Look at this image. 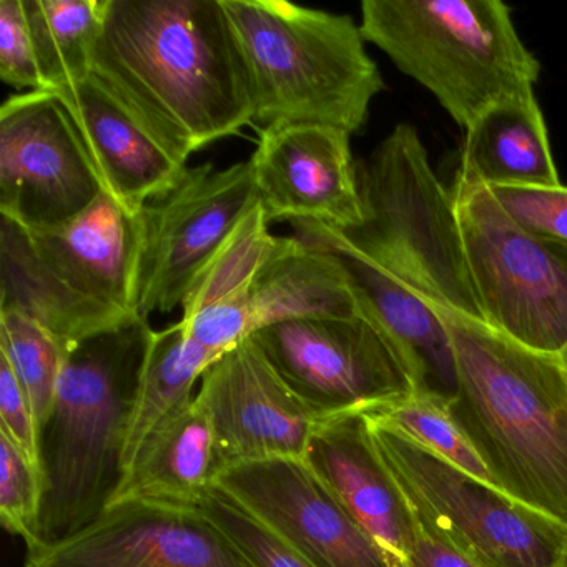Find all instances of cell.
Instances as JSON below:
<instances>
[{
    "label": "cell",
    "instance_id": "obj_3",
    "mask_svg": "<svg viewBox=\"0 0 567 567\" xmlns=\"http://www.w3.org/2000/svg\"><path fill=\"white\" fill-rule=\"evenodd\" d=\"M154 334L138 315L69 348L39 430L45 487L39 546L85 529L111 504L124 477L128 426Z\"/></svg>",
    "mask_w": 567,
    "mask_h": 567
},
{
    "label": "cell",
    "instance_id": "obj_24",
    "mask_svg": "<svg viewBox=\"0 0 567 567\" xmlns=\"http://www.w3.org/2000/svg\"><path fill=\"white\" fill-rule=\"evenodd\" d=\"M464 134L457 177L484 187L560 185L536 95L496 105Z\"/></svg>",
    "mask_w": 567,
    "mask_h": 567
},
{
    "label": "cell",
    "instance_id": "obj_11",
    "mask_svg": "<svg viewBox=\"0 0 567 567\" xmlns=\"http://www.w3.org/2000/svg\"><path fill=\"white\" fill-rule=\"evenodd\" d=\"M104 185L62 102L49 91L12 95L0 109V215L28 231L78 217Z\"/></svg>",
    "mask_w": 567,
    "mask_h": 567
},
{
    "label": "cell",
    "instance_id": "obj_4",
    "mask_svg": "<svg viewBox=\"0 0 567 567\" xmlns=\"http://www.w3.org/2000/svg\"><path fill=\"white\" fill-rule=\"evenodd\" d=\"M247 69L254 124L358 134L386 89L353 18L285 2L221 0Z\"/></svg>",
    "mask_w": 567,
    "mask_h": 567
},
{
    "label": "cell",
    "instance_id": "obj_35",
    "mask_svg": "<svg viewBox=\"0 0 567 567\" xmlns=\"http://www.w3.org/2000/svg\"><path fill=\"white\" fill-rule=\"evenodd\" d=\"M563 567H567V554H566V557H564Z\"/></svg>",
    "mask_w": 567,
    "mask_h": 567
},
{
    "label": "cell",
    "instance_id": "obj_12",
    "mask_svg": "<svg viewBox=\"0 0 567 567\" xmlns=\"http://www.w3.org/2000/svg\"><path fill=\"white\" fill-rule=\"evenodd\" d=\"M317 567H404L338 503L305 457L224 467L214 484Z\"/></svg>",
    "mask_w": 567,
    "mask_h": 567
},
{
    "label": "cell",
    "instance_id": "obj_1",
    "mask_svg": "<svg viewBox=\"0 0 567 567\" xmlns=\"http://www.w3.org/2000/svg\"><path fill=\"white\" fill-rule=\"evenodd\" d=\"M92 74L184 162L254 124L221 0H107Z\"/></svg>",
    "mask_w": 567,
    "mask_h": 567
},
{
    "label": "cell",
    "instance_id": "obj_2",
    "mask_svg": "<svg viewBox=\"0 0 567 567\" xmlns=\"http://www.w3.org/2000/svg\"><path fill=\"white\" fill-rule=\"evenodd\" d=\"M441 318L456 354L454 423L501 491L567 526L566 364L486 323Z\"/></svg>",
    "mask_w": 567,
    "mask_h": 567
},
{
    "label": "cell",
    "instance_id": "obj_33",
    "mask_svg": "<svg viewBox=\"0 0 567 567\" xmlns=\"http://www.w3.org/2000/svg\"><path fill=\"white\" fill-rule=\"evenodd\" d=\"M0 434L8 436L42 470L34 408L8 361L0 357Z\"/></svg>",
    "mask_w": 567,
    "mask_h": 567
},
{
    "label": "cell",
    "instance_id": "obj_16",
    "mask_svg": "<svg viewBox=\"0 0 567 567\" xmlns=\"http://www.w3.org/2000/svg\"><path fill=\"white\" fill-rule=\"evenodd\" d=\"M293 227L295 237L323 245L340 258L360 313L390 344L414 393L450 404L457 394V364L441 315L396 277L341 241L327 225L297 221Z\"/></svg>",
    "mask_w": 567,
    "mask_h": 567
},
{
    "label": "cell",
    "instance_id": "obj_5",
    "mask_svg": "<svg viewBox=\"0 0 567 567\" xmlns=\"http://www.w3.org/2000/svg\"><path fill=\"white\" fill-rule=\"evenodd\" d=\"M360 29L464 132L496 105L536 95L540 62L501 0H364Z\"/></svg>",
    "mask_w": 567,
    "mask_h": 567
},
{
    "label": "cell",
    "instance_id": "obj_18",
    "mask_svg": "<svg viewBox=\"0 0 567 567\" xmlns=\"http://www.w3.org/2000/svg\"><path fill=\"white\" fill-rule=\"evenodd\" d=\"M305 461L350 516L404 566L417 517L378 451L367 413L321 421Z\"/></svg>",
    "mask_w": 567,
    "mask_h": 567
},
{
    "label": "cell",
    "instance_id": "obj_25",
    "mask_svg": "<svg viewBox=\"0 0 567 567\" xmlns=\"http://www.w3.org/2000/svg\"><path fill=\"white\" fill-rule=\"evenodd\" d=\"M215 358L188 338L184 324L155 331L138 381L124 451V474L148 437L194 403L195 384Z\"/></svg>",
    "mask_w": 567,
    "mask_h": 567
},
{
    "label": "cell",
    "instance_id": "obj_10",
    "mask_svg": "<svg viewBox=\"0 0 567 567\" xmlns=\"http://www.w3.org/2000/svg\"><path fill=\"white\" fill-rule=\"evenodd\" d=\"M257 205L250 161L224 171L188 167L172 190L148 202L138 212V315L182 307L198 271Z\"/></svg>",
    "mask_w": 567,
    "mask_h": 567
},
{
    "label": "cell",
    "instance_id": "obj_15",
    "mask_svg": "<svg viewBox=\"0 0 567 567\" xmlns=\"http://www.w3.org/2000/svg\"><path fill=\"white\" fill-rule=\"evenodd\" d=\"M350 137L331 125L261 128L250 164L268 224L313 221L340 231L361 224L358 162Z\"/></svg>",
    "mask_w": 567,
    "mask_h": 567
},
{
    "label": "cell",
    "instance_id": "obj_26",
    "mask_svg": "<svg viewBox=\"0 0 567 567\" xmlns=\"http://www.w3.org/2000/svg\"><path fill=\"white\" fill-rule=\"evenodd\" d=\"M107 0H25L45 91L92 75Z\"/></svg>",
    "mask_w": 567,
    "mask_h": 567
},
{
    "label": "cell",
    "instance_id": "obj_7",
    "mask_svg": "<svg viewBox=\"0 0 567 567\" xmlns=\"http://www.w3.org/2000/svg\"><path fill=\"white\" fill-rule=\"evenodd\" d=\"M454 207L484 323L567 367V247L517 225L489 188L454 175Z\"/></svg>",
    "mask_w": 567,
    "mask_h": 567
},
{
    "label": "cell",
    "instance_id": "obj_14",
    "mask_svg": "<svg viewBox=\"0 0 567 567\" xmlns=\"http://www.w3.org/2000/svg\"><path fill=\"white\" fill-rule=\"evenodd\" d=\"M195 403L214 426L224 467L305 457L323 421L281 380L251 338L205 370Z\"/></svg>",
    "mask_w": 567,
    "mask_h": 567
},
{
    "label": "cell",
    "instance_id": "obj_30",
    "mask_svg": "<svg viewBox=\"0 0 567 567\" xmlns=\"http://www.w3.org/2000/svg\"><path fill=\"white\" fill-rule=\"evenodd\" d=\"M197 507L234 540L254 567H317L285 546L217 487L205 493Z\"/></svg>",
    "mask_w": 567,
    "mask_h": 567
},
{
    "label": "cell",
    "instance_id": "obj_8",
    "mask_svg": "<svg viewBox=\"0 0 567 567\" xmlns=\"http://www.w3.org/2000/svg\"><path fill=\"white\" fill-rule=\"evenodd\" d=\"M368 421L381 457L416 516L434 533L481 567H563L567 526L386 424Z\"/></svg>",
    "mask_w": 567,
    "mask_h": 567
},
{
    "label": "cell",
    "instance_id": "obj_31",
    "mask_svg": "<svg viewBox=\"0 0 567 567\" xmlns=\"http://www.w3.org/2000/svg\"><path fill=\"white\" fill-rule=\"evenodd\" d=\"M487 188L524 230L567 247V187Z\"/></svg>",
    "mask_w": 567,
    "mask_h": 567
},
{
    "label": "cell",
    "instance_id": "obj_29",
    "mask_svg": "<svg viewBox=\"0 0 567 567\" xmlns=\"http://www.w3.org/2000/svg\"><path fill=\"white\" fill-rule=\"evenodd\" d=\"M44 474L8 436L0 434V519L28 549L41 543Z\"/></svg>",
    "mask_w": 567,
    "mask_h": 567
},
{
    "label": "cell",
    "instance_id": "obj_27",
    "mask_svg": "<svg viewBox=\"0 0 567 567\" xmlns=\"http://www.w3.org/2000/svg\"><path fill=\"white\" fill-rule=\"evenodd\" d=\"M0 357L28 393L41 430L54 404L68 348L24 315L0 310Z\"/></svg>",
    "mask_w": 567,
    "mask_h": 567
},
{
    "label": "cell",
    "instance_id": "obj_28",
    "mask_svg": "<svg viewBox=\"0 0 567 567\" xmlns=\"http://www.w3.org/2000/svg\"><path fill=\"white\" fill-rule=\"evenodd\" d=\"M367 414L471 476L496 486L489 471L454 423L450 408L443 401L411 393Z\"/></svg>",
    "mask_w": 567,
    "mask_h": 567
},
{
    "label": "cell",
    "instance_id": "obj_34",
    "mask_svg": "<svg viewBox=\"0 0 567 567\" xmlns=\"http://www.w3.org/2000/svg\"><path fill=\"white\" fill-rule=\"evenodd\" d=\"M417 517V516H416ZM404 567H481L417 517L416 537Z\"/></svg>",
    "mask_w": 567,
    "mask_h": 567
},
{
    "label": "cell",
    "instance_id": "obj_23",
    "mask_svg": "<svg viewBox=\"0 0 567 567\" xmlns=\"http://www.w3.org/2000/svg\"><path fill=\"white\" fill-rule=\"evenodd\" d=\"M251 310L257 331L300 318L361 315L340 258L298 237L275 238L251 285Z\"/></svg>",
    "mask_w": 567,
    "mask_h": 567
},
{
    "label": "cell",
    "instance_id": "obj_9",
    "mask_svg": "<svg viewBox=\"0 0 567 567\" xmlns=\"http://www.w3.org/2000/svg\"><path fill=\"white\" fill-rule=\"evenodd\" d=\"M251 340L323 420L371 413L414 393L396 354L363 315L280 321Z\"/></svg>",
    "mask_w": 567,
    "mask_h": 567
},
{
    "label": "cell",
    "instance_id": "obj_32",
    "mask_svg": "<svg viewBox=\"0 0 567 567\" xmlns=\"http://www.w3.org/2000/svg\"><path fill=\"white\" fill-rule=\"evenodd\" d=\"M0 79L19 91H45L25 0H0Z\"/></svg>",
    "mask_w": 567,
    "mask_h": 567
},
{
    "label": "cell",
    "instance_id": "obj_22",
    "mask_svg": "<svg viewBox=\"0 0 567 567\" xmlns=\"http://www.w3.org/2000/svg\"><path fill=\"white\" fill-rule=\"evenodd\" d=\"M221 470L214 426L194 400L184 413L148 437L109 507L132 501L197 507Z\"/></svg>",
    "mask_w": 567,
    "mask_h": 567
},
{
    "label": "cell",
    "instance_id": "obj_19",
    "mask_svg": "<svg viewBox=\"0 0 567 567\" xmlns=\"http://www.w3.org/2000/svg\"><path fill=\"white\" fill-rule=\"evenodd\" d=\"M29 235L39 257L75 290L138 315V214L104 192L72 220Z\"/></svg>",
    "mask_w": 567,
    "mask_h": 567
},
{
    "label": "cell",
    "instance_id": "obj_6",
    "mask_svg": "<svg viewBox=\"0 0 567 567\" xmlns=\"http://www.w3.org/2000/svg\"><path fill=\"white\" fill-rule=\"evenodd\" d=\"M363 220L334 230L427 307L484 323L451 188L434 174L416 128L400 124L358 162Z\"/></svg>",
    "mask_w": 567,
    "mask_h": 567
},
{
    "label": "cell",
    "instance_id": "obj_21",
    "mask_svg": "<svg viewBox=\"0 0 567 567\" xmlns=\"http://www.w3.org/2000/svg\"><path fill=\"white\" fill-rule=\"evenodd\" d=\"M0 310L24 315L58 338L68 350L138 317L75 290L39 257L29 231L2 215Z\"/></svg>",
    "mask_w": 567,
    "mask_h": 567
},
{
    "label": "cell",
    "instance_id": "obj_13",
    "mask_svg": "<svg viewBox=\"0 0 567 567\" xmlns=\"http://www.w3.org/2000/svg\"><path fill=\"white\" fill-rule=\"evenodd\" d=\"M25 567H254L198 507L121 503L65 539L28 549Z\"/></svg>",
    "mask_w": 567,
    "mask_h": 567
},
{
    "label": "cell",
    "instance_id": "obj_20",
    "mask_svg": "<svg viewBox=\"0 0 567 567\" xmlns=\"http://www.w3.org/2000/svg\"><path fill=\"white\" fill-rule=\"evenodd\" d=\"M258 202L214 257L198 271L182 301V320L188 338L215 360L254 337L251 285L274 247V235Z\"/></svg>",
    "mask_w": 567,
    "mask_h": 567
},
{
    "label": "cell",
    "instance_id": "obj_17",
    "mask_svg": "<svg viewBox=\"0 0 567 567\" xmlns=\"http://www.w3.org/2000/svg\"><path fill=\"white\" fill-rule=\"evenodd\" d=\"M52 94L74 121L104 190L132 214L184 177L187 162L162 145L94 74Z\"/></svg>",
    "mask_w": 567,
    "mask_h": 567
}]
</instances>
